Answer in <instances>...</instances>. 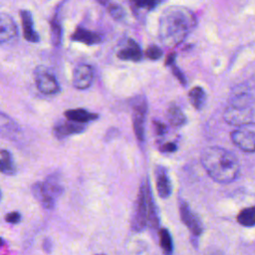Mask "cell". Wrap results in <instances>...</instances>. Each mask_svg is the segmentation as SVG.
I'll return each mask as SVG.
<instances>
[{
	"instance_id": "1",
	"label": "cell",
	"mask_w": 255,
	"mask_h": 255,
	"mask_svg": "<svg viewBox=\"0 0 255 255\" xmlns=\"http://www.w3.org/2000/svg\"><path fill=\"white\" fill-rule=\"evenodd\" d=\"M201 163L208 175L215 181H233L239 173V161L228 149L221 146H208L201 153Z\"/></svg>"
},
{
	"instance_id": "2",
	"label": "cell",
	"mask_w": 255,
	"mask_h": 255,
	"mask_svg": "<svg viewBox=\"0 0 255 255\" xmlns=\"http://www.w3.org/2000/svg\"><path fill=\"white\" fill-rule=\"evenodd\" d=\"M194 24L193 15L183 8H169L159 20V38L167 47L179 44Z\"/></svg>"
},
{
	"instance_id": "3",
	"label": "cell",
	"mask_w": 255,
	"mask_h": 255,
	"mask_svg": "<svg viewBox=\"0 0 255 255\" xmlns=\"http://www.w3.org/2000/svg\"><path fill=\"white\" fill-rule=\"evenodd\" d=\"M224 119L234 126L255 124V99L245 91L236 93L224 111Z\"/></svg>"
},
{
	"instance_id": "4",
	"label": "cell",
	"mask_w": 255,
	"mask_h": 255,
	"mask_svg": "<svg viewBox=\"0 0 255 255\" xmlns=\"http://www.w3.org/2000/svg\"><path fill=\"white\" fill-rule=\"evenodd\" d=\"M157 224V215L155 213V205L152 200L150 188L148 184L143 183L135 200L134 209L131 217V227L135 231L142 230L146 224Z\"/></svg>"
},
{
	"instance_id": "5",
	"label": "cell",
	"mask_w": 255,
	"mask_h": 255,
	"mask_svg": "<svg viewBox=\"0 0 255 255\" xmlns=\"http://www.w3.org/2000/svg\"><path fill=\"white\" fill-rule=\"evenodd\" d=\"M64 188L56 175H50L43 182H36L32 186V192L39 203L46 209L55 206L56 199L63 193Z\"/></svg>"
},
{
	"instance_id": "6",
	"label": "cell",
	"mask_w": 255,
	"mask_h": 255,
	"mask_svg": "<svg viewBox=\"0 0 255 255\" xmlns=\"http://www.w3.org/2000/svg\"><path fill=\"white\" fill-rule=\"evenodd\" d=\"M35 81L38 90L44 95H55L60 92V85L56 77L44 66L36 68Z\"/></svg>"
},
{
	"instance_id": "7",
	"label": "cell",
	"mask_w": 255,
	"mask_h": 255,
	"mask_svg": "<svg viewBox=\"0 0 255 255\" xmlns=\"http://www.w3.org/2000/svg\"><path fill=\"white\" fill-rule=\"evenodd\" d=\"M233 143L245 152H255V131L247 128H238L231 132Z\"/></svg>"
},
{
	"instance_id": "8",
	"label": "cell",
	"mask_w": 255,
	"mask_h": 255,
	"mask_svg": "<svg viewBox=\"0 0 255 255\" xmlns=\"http://www.w3.org/2000/svg\"><path fill=\"white\" fill-rule=\"evenodd\" d=\"M94 80V70L90 65L81 64L73 72V85L78 90L90 88Z\"/></svg>"
},
{
	"instance_id": "9",
	"label": "cell",
	"mask_w": 255,
	"mask_h": 255,
	"mask_svg": "<svg viewBox=\"0 0 255 255\" xmlns=\"http://www.w3.org/2000/svg\"><path fill=\"white\" fill-rule=\"evenodd\" d=\"M85 129H86V124L67 120V121L59 122L57 125L54 126L53 134L55 135V137L62 139L72 134L81 133Z\"/></svg>"
},
{
	"instance_id": "10",
	"label": "cell",
	"mask_w": 255,
	"mask_h": 255,
	"mask_svg": "<svg viewBox=\"0 0 255 255\" xmlns=\"http://www.w3.org/2000/svg\"><path fill=\"white\" fill-rule=\"evenodd\" d=\"M179 212H180L181 220L189 228V230L195 236L200 235L202 232V224H201L199 218L193 213V211L189 208V206L186 202L180 201Z\"/></svg>"
},
{
	"instance_id": "11",
	"label": "cell",
	"mask_w": 255,
	"mask_h": 255,
	"mask_svg": "<svg viewBox=\"0 0 255 255\" xmlns=\"http://www.w3.org/2000/svg\"><path fill=\"white\" fill-rule=\"evenodd\" d=\"M146 117V104L145 102H138L133 107L132 125L133 130L138 140L144 139V123Z\"/></svg>"
},
{
	"instance_id": "12",
	"label": "cell",
	"mask_w": 255,
	"mask_h": 255,
	"mask_svg": "<svg viewBox=\"0 0 255 255\" xmlns=\"http://www.w3.org/2000/svg\"><path fill=\"white\" fill-rule=\"evenodd\" d=\"M18 30L13 18L0 12V44L8 43L17 37Z\"/></svg>"
},
{
	"instance_id": "13",
	"label": "cell",
	"mask_w": 255,
	"mask_h": 255,
	"mask_svg": "<svg viewBox=\"0 0 255 255\" xmlns=\"http://www.w3.org/2000/svg\"><path fill=\"white\" fill-rule=\"evenodd\" d=\"M20 17L23 26V35L24 38L31 43H38L40 37L34 28V21L32 13L29 10H21Z\"/></svg>"
},
{
	"instance_id": "14",
	"label": "cell",
	"mask_w": 255,
	"mask_h": 255,
	"mask_svg": "<svg viewBox=\"0 0 255 255\" xmlns=\"http://www.w3.org/2000/svg\"><path fill=\"white\" fill-rule=\"evenodd\" d=\"M156 190L161 198H167L171 194V182L166 170L163 167H158L155 172Z\"/></svg>"
},
{
	"instance_id": "15",
	"label": "cell",
	"mask_w": 255,
	"mask_h": 255,
	"mask_svg": "<svg viewBox=\"0 0 255 255\" xmlns=\"http://www.w3.org/2000/svg\"><path fill=\"white\" fill-rule=\"evenodd\" d=\"M118 57L125 61L137 62L141 59V51L136 42L128 39L127 45L118 52Z\"/></svg>"
},
{
	"instance_id": "16",
	"label": "cell",
	"mask_w": 255,
	"mask_h": 255,
	"mask_svg": "<svg viewBox=\"0 0 255 255\" xmlns=\"http://www.w3.org/2000/svg\"><path fill=\"white\" fill-rule=\"evenodd\" d=\"M71 39L73 41L80 42L86 45H96L102 41V37L99 34L84 29L82 27H79L75 30V32L71 36Z\"/></svg>"
},
{
	"instance_id": "17",
	"label": "cell",
	"mask_w": 255,
	"mask_h": 255,
	"mask_svg": "<svg viewBox=\"0 0 255 255\" xmlns=\"http://www.w3.org/2000/svg\"><path fill=\"white\" fill-rule=\"evenodd\" d=\"M65 117L67 120L78 122V123H83V124H87L88 122L95 121L99 118V116L97 114L91 113L84 109L68 110L65 112Z\"/></svg>"
},
{
	"instance_id": "18",
	"label": "cell",
	"mask_w": 255,
	"mask_h": 255,
	"mask_svg": "<svg viewBox=\"0 0 255 255\" xmlns=\"http://www.w3.org/2000/svg\"><path fill=\"white\" fill-rule=\"evenodd\" d=\"M0 172L6 175H13L16 172V166L12 154L5 149L0 151Z\"/></svg>"
},
{
	"instance_id": "19",
	"label": "cell",
	"mask_w": 255,
	"mask_h": 255,
	"mask_svg": "<svg viewBox=\"0 0 255 255\" xmlns=\"http://www.w3.org/2000/svg\"><path fill=\"white\" fill-rule=\"evenodd\" d=\"M167 120L172 127L179 128L186 122V117L179 107L171 104L167 110Z\"/></svg>"
},
{
	"instance_id": "20",
	"label": "cell",
	"mask_w": 255,
	"mask_h": 255,
	"mask_svg": "<svg viewBox=\"0 0 255 255\" xmlns=\"http://www.w3.org/2000/svg\"><path fill=\"white\" fill-rule=\"evenodd\" d=\"M19 130L18 125L5 114L0 113V133L16 134Z\"/></svg>"
},
{
	"instance_id": "21",
	"label": "cell",
	"mask_w": 255,
	"mask_h": 255,
	"mask_svg": "<svg viewBox=\"0 0 255 255\" xmlns=\"http://www.w3.org/2000/svg\"><path fill=\"white\" fill-rule=\"evenodd\" d=\"M237 221L239 224L245 227L255 226V206L247 207L241 210L237 215Z\"/></svg>"
},
{
	"instance_id": "22",
	"label": "cell",
	"mask_w": 255,
	"mask_h": 255,
	"mask_svg": "<svg viewBox=\"0 0 255 255\" xmlns=\"http://www.w3.org/2000/svg\"><path fill=\"white\" fill-rule=\"evenodd\" d=\"M188 98H189L191 105L195 109L200 110L203 107L204 102H205L204 90L201 87H194L189 91Z\"/></svg>"
},
{
	"instance_id": "23",
	"label": "cell",
	"mask_w": 255,
	"mask_h": 255,
	"mask_svg": "<svg viewBox=\"0 0 255 255\" xmlns=\"http://www.w3.org/2000/svg\"><path fill=\"white\" fill-rule=\"evenodd\" d=\"M51 41L55 47L60 46L62 42V27L56 17L51 21Z\"/></svg>"
},
{
	"instance_id": "24",
	"label": "cell",
	"mask_w": 255,
	"mask_h": 255,
	"mask_svg": "<svg viewBox=\"0 0 255 255\" xmlns=\"http://www.w3.org/2000/svg\"><path fill=\"white\" fill-rule=\"evenodd\" d=\"M159 244L162 250L169 254L172 252V240L167 229L162 228L159 231Z\"/></svg>"
},
{
	"instance_id": "25",
	"label": "cell",
	"mask_w": 255,
	"mask_h": 255,
	"mask_svg": "<svg viewBox=\"0 0 255 255\" xmlns=\"http://www.w3.org/2000/svg\"><path fill=\"white\" fill-rule=\"evenodd\" d=\"M109 12L111 14V16L117 20H120L124 17L125 15V10L123 9L122 6L118 5V4H112L109 6Z\"/></svg>"
},
{
	"instance_id": "26",
	"label": "cell",
	"mask_w": 255,
	"mask_h": 255,
	"mask_svg": "<svg viewBox=\"0 0 255 255\" xmlns=\"http://www.w3.org/2000/svg\"><path fill=\"white\" fill-rule=\"evenodd\" d=\"M137 7L139 8H147L152 9L154 8L160 0H131Z\"/></svg>"
},
{
	"instance_id": "27",
	"label": "cell",
	"mask_w": 255,
	"mask_h": 255,
	"mask_svg": "<svg viewBox=\"0 0 255 255\" xmlns=\"http://www.w3.org/2000/svg\"><path fill=\"white\" fill-rule=\"evenodd\" d=\"M162 51L156 46H150L146 50V57L150 60H157L161 57Z\"/></svg>"
},
{
	"instance_id": "28",
	"label": "cell",
	"mask_w": 255,
	"mask_h": 255,
	"mask_svg": "<svg viewBox=\"0 0 255 255\" xmlns=\"http://www.w3.org/2000/svg\"><path fill=\"white\" fill-rule=\"evenodd\" d=\"M21 220V214L17 211L9 212L5 215V221L9 222L11 224H16Z\"/></svg>"
},
{
	"instance_id": "29",
	"label": "cell",
	"mask_w": 255,
	"mask_h": 255,
	"mask_svg": "<svg viewBox=\"0 0 255 255\" xmlns=\"http://www.w3.org/2000/svg\"><path fill=\"white\" fill-rule=\"evenodd\" d=\"M162 149L165 150V151L171 152V151H174V150L176 149V145H175L174 143H172V142H167V143H165V144L163 145Z\"/></svg>"
},
{
	"instance_id": "30",
	"label": "cell",
	"mask_w": 255,
	"mask_h": 255,
	"mask_svg": "<svg viewBox=\"0 0 255 255\" xmlns=\"http://www.w3.org/2000/svg\"><path fill=\"white\" fill-rule=\"evenodd\" d=\"M173 74L177 77V79H178L182 84H184V83H185V79H184L183 75L181 74V72H180L177 68H173Z\"/></svg>"
},
{
	"instance_id": "31",
	"label": "cell",
	"mask_w": 255,
	"mask_h": 255,
	"mask_svg": "<svg viewBox=\"0 0 255 255\" xmlns=\"http://www.w3.org/2000/svg\"><path fill=\"white\" fill-rule=\"evenodd\" d=\"M155 129L158 134H162L165 131V127L160 123H155Z\"/></svg>"
},
{
	"instance_id": "32",
	"label": "cell",
	"mask_w": 255,
	"mask_h": 255,
	"mask_svg": "<svg viewBox=\"0 0 255 255\" xmlns=\"http://www.w3.org/2000/svg\"><path fill=\"white\" fill-rule=\"evenodd\" d=\"M100 4H102V5H105V4H107L108 2H109V0H97Z\"/></svg>"
},
{
	"instance_id": "33",
	"label": "cell",
	"mask_w": 255,
	"mask_h": 255,
	"mask_svg": "<svg viewBox=\"0 0 255 255\" xmlns=\"http://www.w3.org/2000/svg\"><path fill=\"white\" fill-rule=\"evenodd\" d=\"M3 244V240H2V238H0V246Z\"/></svg>"
},
{
	"instance_id": "34",
	"label": "cell",
	"mask_w": 255,
	"mask_h": 255,
	"mask_svg": "<svg viewBox=\"0 0 255 255\" xmlns=\"http://www.w3.org/2000/svg\"><path fill=\"white\" fill-rule=\"evenodd\" d=\"M0 201H1V191H0Z\"/></svg>"
}]
</instances>
